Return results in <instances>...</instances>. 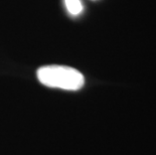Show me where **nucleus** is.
Listing matches in <instances>:
<instances>
[{"mask_svg":"<svg viewBox=\"0 0 156 155\" xmlns=\"http://www.w3.org/2000/svg\"><path fill=\"white\" fill-rule=\"evenodd\" d=\"M65 4L71 15L77 16L83 11V4L81 0H65Z\"/></svg>","mask_w":156,"mask_h":155,"instance_id":"obj_2","label":"nucleus"},{"mask_svg":"<svg viewBox=\"0 0 156 155\" xmlns=\"http://www.w3.org/2000/svg\"><path fill=\"white\" fill-rule=\"evenodd\" d=\"M38 81L49 88H58L66 91H78L85 84L81 72L65 65H45L36 72Z\"/></svg>","mask_w":156,"mask_h":155,"instance_id":"obj_1","label":"nucleus"}]
</instances>
